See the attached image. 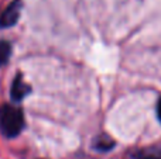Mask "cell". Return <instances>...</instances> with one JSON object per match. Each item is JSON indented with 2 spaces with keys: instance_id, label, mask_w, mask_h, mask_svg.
I'll use <instances>...</instances> for the list:
<instances>
[{
  "instance_id": "obj_1",
  "label": "cell",
  "mask_w": 161,
  "mask_h": 159,
  "mask_svg": "<svg viewBox=\"0 0 161 159\" xmlns=\"http://www.w3.org/2000/svg\"><path fill=\"white\" fill-rule=\"evenodd\" d=\"M24 128V115L16 106L3 104L0 107V131L8 138H14Z\"/></svg>"
},
{
  "instance_id": "obj_2",
  "label": "cell",
  "mask_w": 161,
  "mask_h": 159,
  "mask_svg": "<svg viewBox=\"0 0 161 159\" xmlns=\"http://www.w3.org/2000/svg\"><path fill=\"white\" fill-rule=\"evenodd\" d=\"M23 8V3L20 0H14L11 2L7 7L3 10V13L0 14V27L2 28H8L13 27L20 18Z\"/></svg>"
},
{
  "instance_id": "obj_3",
  "label": "cell",
  "mask_w": 161,
  "mask_h": 159,
  "mask_svg": "<svg viewBox=\"0 0 161 159\" xmlns=\"http://www.w3.org/2000/svg\"><path fill=\"white\" fill-rule=\"evenodd\" d=\"M28 93H30V86L25 83L21 76H17L14 79L13 85H11V97H13V100L16 101L23 100Z\"/></svg>"
},
{
  "instance_id": "obj_4",
  "label": "cell",
  "mask_w": 161,
  "mask_h": 159,
  "mask_svg": "<svg viewBox=\"0 0 161 159\" xmlns=\"http://www.w3.org/2000/svg\"><path fill=\"white\" fill-rule=\"evenodd\" d=\"M134 159H161V146H147L139 149L133 155Z\"/></svg>"
},
{
  "instance_id": "obj_5",
  "label": "cell",
  "mask_w": 161,
  "mask_h": 159,
  "mask_svg": "<svg viewBox=\"0 0 161 159\" xmlns=\"http://www.w3.org/2000/svg\"><path fill=\"white\" fill-rule=\"evenodd\" d=\"M113 145H114V142L108 137V135L97 137L96 142H95V148L99 149V151H109V149H112Z\"/></svg>"
},
{
  "instance_id": "obj_6",
  "label": "cell",
  "mask_w": 161,
  "mask_h": 159,
  "mask_svg": "<svg viewBox=\"0 0 161 159\" xmlns=\"http://www.w3.org/2000/svg\"><path fill=\"white\" fill-rule=\"evenodd\" d=\"M10 54H11L10 44L6 41H0V68L7 64L8 58H10Z\"/></svg>"
},
{
  "instance_id": "obj_7",
  "label": "cell",
  "mask_w": 161,
  "mask_h": 159,
  "mask_svg": "<svg viewBox=\"0 0 161 159\" xmlns=\"http://www.w3.org/2000/svg\"><path fill=\"white\" fill-rule=\"evenodd\" d=\"M157 115H158V120L161 121V97L157 101Z\"/></svg>"
}]
</instances>
